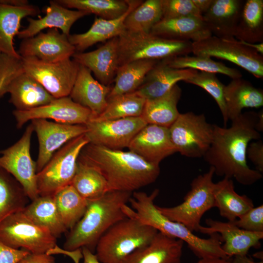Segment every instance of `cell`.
<instances>
[{"label":"cell","mask_w":263,"mask_h":263,"mask_svg":"<svg viewBox=\"0 0 263 263\" xmlns=\"http://www.w3.org/2000/svg\"><path fill=\"white\" fill-rule=\"evenodd\" d=\"M53 196L63 224L68 230L71 229L83 216L89 201L71 185L60 189Z\"/></svg>","instance_id":"d590c367"},{"label":"cell","mask_w":263,"mask_h":263,"mask_svg":"<svg viewBox=\"0 0 263 263\" xmlns=\"http://www.w3.org/2000/svg\"><path fill=\"white\" fill-rule=\"evenodd\" d=\"M72 56L78 64L90 69L100 83L110 86L119 66L118 37L108 40L95 50L75 52Z\"/></svg>","instance_id":"ffe728a7"},{"label":"cell","mask_w":263,"mask_h":263,"mask_svg":"<svg viewBox=\"0 0 263 263\" xmlns=\"http://www.w3.org/2000/svg\"><path fill=\"white\" fill-rule=\"evenodd\" d=\"M257 119L258 113L250 111L232 120L229 128L213 125L212 141L203 157L217 175L234 178L244 186L263 178L261 173L249 168L246 160L248 145L261 138L256 129Z\"/></svg>","instance_id":"6da1fadb"},{"label":"cell","mask_w":263,"mask_h":263,"mask_svg":"<svg viewBox=\"0 0 263 263\" xmlns=\"http://www.w3.org/2000/svg\"><path fill=\"white\" fill-rule=\"evenodd\" d=\"M33 132V127L30 124L16 143L0 151V167L20 184L31 201L39 196L37 186L36 162L32 159L30 153Z\"/></svg>","instance_id":"4fadbf2b"},{"label":"cell","mask_w":263,"mask_h":263,"mask_svg":"<svg viewBox=\"0 0 263 263\" xmlns=\"http://www.w3.org/2000/svg\"><path fill=\"white\" fill-rule=\"evenodd\" d=\"M112 225L101 236L94 254L101 263H123L134 251L149 244L158 231L132 214Z\"/></svg>","instance_id":"5b68a950"},{"label":"cell","mask_w":263,"mask_h":263,"mask_svg":"<svg viewBox=\"0 0 263 263\" xmlns=\"http://www.w3.org/2000/svg\"><path fill=\"white\" fill-rule=\"evenodd\" d=\"M145 101V98L134 92L117 95L109 99L104 111L91 119L100 121L141 116Z\"/></svg>","instance_id":"ab89813d"},{"label":"cell","mask_w":263,"mask_h":263,"mask_svg":"<svg viewBox=\"0 0 263 263\" xmlns=\"http://www.w3.org/2000/svg\"><path fill=\"white\" fill-rule=\"evenodd\" d=\"M67 36L56 28L23 39L18 53L21 57H34L45 62H56L70 58L76 52Z\"/></svg>","instance_id":"e0dca14e"},{"label":"cell","mask_w":263,"mask_h":263,"mask_svg":"<svg viewBox=\"0 0 263 263\" xmlns=\"http://www.w3.org/2000/svg\"><path fill=\"white\" fill-rule=\"evenodd\" d=\"M132 195L128 192L110 191L88 201L83 216L68 232L64 249L74 251L86 247L94 253L98 241L107 230L130 217L132 208L127 203Z\"/></svg>","instance_id":"3957f363"},{"label":"cell","mask_w":263,"mask_h":263,"mask_svg":"<svg viewBox=\"0 0 263 263\" xmlns=\"http://www.w3.org/2000/svg\"><path fill=\"white\" fill-rule=\"evenodd\" d=\"M159 193L158 189H155L150 194L143 191L133 192L129 202L133 210V216L158 232L186 243L200 259H228L222 249V241L218 234L210 235L207 239L201 238L183 224L171 221L160 213L154 203Z\"/></svg>","instance_id":"277c9868"},{"label":"cell","mask_w":263,"mask_h":263,"mask_svg":"<svg viewBox=\"0 0 263 263\" xmlns=\"http://www.w3.org/2000/svg\"><path fill=\"white\" fill-rule=\"evenodd\" d=\"M10 78L8 73L4 69L0 67V93L5 87Z\"/></svg>","instance_id":"f5cc1de1"},{"label":"cell","mask_w":263,"mask_h":263,"mask_svg":"<svg viewBox=\"0 0 263 263\" xmlns=\"http://www.w3.org/2000/svg\"><path fill=\"white\" fill-rule=\"evenodd\" d=\"M30 200L20 184L0 167V222L22 210Z\"/></svg>","instance_id":"8d00e7d4"},{"label":"cell","mask_w":263,"mask_h":263,"mask_svg":"<svg viewBox=\"0 0 263 263\" xmlns=\"http://www.w3.org/2000/svg\"><path fill=\"white\" fill-rule=\"evenodd\" d=\"M71 185L88 201L98 198L110 191L104 177L95 169L78 160L76 171Z\"/></svg>","instance_id":"74e56055"},{"label":"cell","mask_w":263,"mask_h":263,"mask_svg":"<svg viewBox=\"0 0 263 263\" xmlns=\"http://www.w3.org/2000/svg\"><path fill=\"white\" fill-rule=\"evenodd\" d=\"M191 1L202 16L210 8L213 0H191Z\"/></svg>","instance_id":"681fc988"},{"label":"cell","mask_w":263,"mask_h":263,"mask_svg":"<svg viewBox=\"0 0 263 263\" xmlns=\"http://www.w3.org/2000/svg\"><path fill=\"white\" fill-rule=\"evenodd\" d=\"M160 60L141 59L133 61L118 68L108 96V100L115 96L133 93L143 83L145 77Z\"/></svg>","instance_id":"836d02e7"},{"label":"cell","mask_w":263,"mask_h":263,"mask_svg":"<svg viewBox=\"0 0 263 263\" xmlns=\"http://www.w3.org/2000/svg\"><path fill=\"white\" fill-rule=\"evenodd\" d=\"M67 8L83 10L106 19L117 18L128 9V0H56Z\"/></svg>","instance_id":"b9f144b4"},{"label":"cell","mask_w":263,"mask_h":263,"mask_svg":"<svg viewBox=\"0 0 263 263\" xmlns=\"http://www.w3.org/2000/svg\"><path fill=\"white\" fill-rule=\"evenodd\" d=\"M17 263H56V261L52 255L46 253H29Z\"/></svg>","instance_id":"c3c4849f"},{"label":"cell","mask_w":263,"mask_h":263,"mask_svg":"<svg viewBox=\"0 0 263 263\" xmlns=\"http://www.w3.org/2000/svg\"><path fill=\"white\" fill-rule=\"evenodd\" d=\"M231 262V263H256L247 257V255L234 256L233 261Z\"/></svg>","instance_id":"9f6ffc18"},{"label":"cell","mask_w":263,"mask_h":263,"mask_svg":"<svg viewBox=\"0 0 263 263\" xmlns=\"http://www.w3.org/2000/svg\"><path fill=\"white\" fill-rule=\"evenodd\" d=\"M170 67L176 69H191L200 72L226 75L232 79L242 77V74L236 69L216 61L207 56H182L164 60Z\"/></svg>","instance_id":"60d3db41"},{"label":"cell","mask_w":263,"mask_h":263,"mask_svg":"<svg viewBox=\"0 0 263 263\" xmlns=\"http://www.w3.org/2000/svg\"><path fill=\"white\" fill-rule=\"evenodd\" d=\"M192 42L125 30L118 37L119 66L141 59L162 60L192 53Z\"/></svg>","instance_id":"8992f818"},{"label":"cell","mask_w":263,"mask_h":263,"mask_svg":"<svg viewBox=\"0 0 263 263\" xmlns=\"http://www.w3.org/2000/svg\"><path fill=\"white\" fill-rule=\"evenodd\" d=\"M13 113L18 128L36 119H52L65 124L85 125L94 117L90 110L75 102L69 96L55 98L46 105L31 110H15Z\"/></svg>","instance_id":"9a60e30c"},{"label":"cell","mask_w":263,"mask_h":263,"mask_svg":"<svg viewBox=\"0 0 263 263\" xmlns=\"http://www.w3.org/2000/svg\"><path fill=\"white\" fill-rule=\"evenodd\" d=\"M181 94V89L176 84L163 95L146 100L141 116L148 124L169 128L180 114L177 104Z\"/></svg>","instance_id":"1f68e13d"},{"label":"cell","mask_w":263,"mask_h":263,"mask_svg":"<svg viewBox=\"0 0 263 263\" xmlns=\"http://www.w3.org/2000/svg\"><path fill=\"white\" fill-rule=\"evenodd\" d=\"M45 16L38 19L27 18V27L19 31L17 35L20 39L33 37L43 29H59L67 36L74 23L80 18L90 14L83 10H72L63 7L56 0H50L45 9Z\"/></svg>","instance_id":"603a6c76"},{"label":"cell","mask_w":263,"mask_h":263,"mask_svg":"<svg viewBox=\"0 0 263 263\" xmlns=\"http://www.w3.org/2000/svg\"><path fill=\"white\" fill-rule=\"evenodd\" d=\"M110 86L95 79L90 69L79 65L77 75L69 94L75 102L90 110L93 118L100 114L108 104Z\"/></svg>","instance_id":"7402d4cb"},{"label":"cell","mask_w":263,"mask_h":263,"mask_svg":"<svg viewBox=\"0 0 263 263\" xmlns=\"http://www.w3.org/2000/svg\"><path fill=\"white\" fill-rule=\"evenodd\" d=\"M214 169L198 175L191 182L190 188L180 204L172 207L156 206L160 213L171 221L184 225L190 231H198L204 214L214 207L213 177Z\"/></svg>","instance_id":"52a82bcc"},{"label":"cell","mask_w":263,"mask_h":263,"mask_svg":"<svg viewBox=\"0 0 263 263\" xmlns=\"http://www.w3.org/2000/svg\"><path fill=\"white\" fill-rule=\"evenodd\" d=\"M143 1L128 0L129 8L120 17L112 19L95 18L90 28L81 34L69 35V42L75 48L76 52H82L96 43L118 37L125 31L124 22L128 14Z\"/></svg>","instance_id":"d4e9b609"},{"label":"cell","mask_w":263,"mask_h":263,"mask_svg":"<svg viewBox=\"0 0 263 263\" xmlns=\"http://www.w3.org/2000/svg\"><path fill=\"white\" fill-rule=\"evenodd\" d=\"M238 40L242 44L252 49L255 50L261 55H263V42L252 43L247 42L243 40Z\"/></svg>","instance_id":"816d5d0a"},{"label":"cell","mask_w":263,"mask_h":263,"mask_svg":"<svg viewBox=\"0 0 263 263\" xmlns=\"http://www.w3.org/2000/svg\"><path fill=\"white\" fill-rule=\"evenodd\" d=\"M184 242L158 232L152 241L123 263H181Z\"/></svg>","instance_id":"4316f807"},{"label":"cell","mask_w":263,"mask_h":263,"mask_svg":"<svg viewBox=\"0 0 263 263\" xmlns=\"http://www.w3.org/2000/svg\"><path fill=\"white\" fill-rule=\"evenodd\" d=\"M29 253L24 249L11 247L0 241V263H17Z\"/></svg>","instance_id":"7dc6e473"},{"label":"cell","mask_w":263,"mask_h":263,"mask_svg":"<svg viewBox=\"0 0 263 263\" xmlns=\"http://www.w3.org/2000/svg\"><path fill=\"white\" fill-rule=\"evenodd\" d=\"M233 222L244 230L263 232V205L253 207Z\"/></svg>","instance_id":"f6af8a7d"},{"label":"cell","mask_w":263,"mask_h":263,"mask_svg":"<svg viewBox=\"0 0 263 263\" xmlns=\"http://www.w3.org/2000/svg\"><path fill=\"white\" fill-rule=\"evenodd\" d=\"M224 97L228 120L239 116L244 108L263 105V91L242 78L233 79L224 88Z\"/></svg>","instance_id":"f546056e"},{"label":"cell","mask_w":263,"mask_h":263,"mask_svg":"<svg viewBox=\"0 0 263 263\" xmlns=\"http://www.w3.org/2000/svg\"><path fill=\"white\" fill-rule=\"evenodd\" d=\"M234 37L249 43L263 42V0H244Z\"/></svg>","instance_id":"e575fe53"},{"label":"cell","mask_w":263,"mask_h":263,"mask_svg":"<svg viewBox=\"0 0 263 263\" xmlns=\"http://www.w3.org/2000/svg\"><path fill=\"white\" fill-rule=\"evenodd\" d=\"M24 72L31 75L54 98L69 95L79 64L66 58L56 62H43L34 57H21Z\"/></svg>","instance_id":"7c38bea8"},{"label":"cell","mask_w":263,"mask_h":263,"mask_svg":"<svg viewBox=\"0 0 263 263\" xmlns=\"http://www.w3.org/2000/svg\"><path fill=\"white\" fill-rule=\"evenodd\" d=\"M247 157L254 165L256 170L263 172V142L261 139L251 142L246 150Z\"/></svg>","instance_id":"bcb514c9"},{"label":"cell","mask_w":263,"mask_h":263,"mask_svg":"<svg viewBox=\"0 0 263 263\" xmlns=\"http://www.w3.org/2000/svg\"><path fill=\"white\" fill-rule=\"evenodd\" d=\"M162 18L161 0H147L128 14L124 25L127 31L150 33Z\"/></svg>","instance_id":"f35d334b"},{"label":"cell","mask_w":263,"mask_h":263,"mask_svg":"<svg viewBox=\"0 0 263 263\" xmlns=\"http://www.w3.org/2000/svg\"><path fill=\"white\" fill-rule=\"evenodd\" d=\"M32 221L48 230L56 238L68 230L58 212L53 195L39 196L22 210Z\"/></svg>","instance_id":"d6a6232c"},{"label":"cell","mask_w":263,"mask_h":263,"mask_svg":"<svg viewBox=\"0 0 263 263\" xmlns=\"http://www.w3.org/2000/svg\"><path fill=\"white\" fill-rule=\"evenodd\" d=\"M78 160L97 170L110 191L132 193L154 182L159 165L150 163L131 151L113 150L91 143L81 150Z\"/></svg>","instance_id":"7a4b0ae2"},{"label":"cell","mask_w":263,"mask_h":263,"mask_svg":"<svg viewBox=\"0 0 263 263\" xmlns=\"http://www.w3.org/2000/svg\"><path fill=\"white\" fill-rule=\"evenodd\" d=\"M150 33L168 39L192 42L212 36L203 19L193 17L162 19Z\"/></svg>","instance_id":"83f0119b"},{"label":"cell","mask_w":263,"mask_h":263,"mask_svg":"<svg viewBox=\"0 0 263 263\" xmlns=\"http://www.w3.org/2000/svg\"><path fill=\"white\" fill-rule=\"evenodd\" d=\"M198 71L191 69L170 67L164 60H160L147 75L142 84L134 93L146 100L161 96L180 81L188 80Z\"/></svg>","instance_id":"cb8c5ba5"},{"label":"cell","mask_w":263,"mask_h":263,"mask_svg":"<svg viewBox=\"0 0 263 263\" xmlns=\"http://www.w3.org/2000/svg\"><path fill=\"white\" fill-rule=\"evenodd\" d=\"M129 150L147 161L159 165L166 157L177 152L169 128L147 124L131 142Z\"/></svg>","instance_id":"ac0fdd59"},{"label":"cell","mask_w":263,"mask_h":263,"mask_svg":"<svg viewBox=\"0 0 263 263\" xmlns=\"http://www.w3.org/2000/svg\"><path fill=\"white\" fill-rule=\"evenodd\" d=\"M148 124L141 116L105 120L91 119L85 124L89 143L113 150L128 148L134 136Z\"/></svg>","instance_id":"5bb4252c"},{"label":"cell","mask_w":263,"mask_h":263,"mask_svg":"<svg viewBox=\"0 0 263 263\" xmlns=\"http://www.w3.org/2000/svg\"><path fill=\"white\" fill-rule=\"evenodd\" d=\"M194 55L225 59L240 66L257 78L263 77V55L242 44L234 38H221L213 35L192 42Z\"/></svg>","instance_id":"8fae6325"},{"label":"cell","mask_w":263,"mask_h":263,"mask_svg":"<svg viewBox=\"0 0 263 263\" xmlns=\"http://www.w3.org/2000/svg\"><path fill=\"white\" fill-rule=\"evenodd\" d=\"M81 250L83 259V263H101L99 261L94 253L88 248L83 247Z\"/></svg>","instance_id":"f907efd6"},{"label":"cell","mask_w":263,"mask_h":263,"mask_svg":"<svg viewBox=\"0 0 263 263\" xmlns=\"http://www.w3.org/2000/svg\"><path fill=\"white\" fill-rule=\"evenodd\" d=\"M196 263H231V262L226 259L207 258L201 259Z\"/></svg>","instance_id":"db71d44e"},{"label":"cell","mask_w":263,"mask_h":263,"mask_svg":"<svg viewBox=\"0 0 263 263\" xmlns=\"http://www.w3.org/2000/svg\"><path fill=\"white\" fill-rule=\"evenodd\" d=\"M258 113V119L256 125V129L259 132L263 131V112L260 111Z\"/></svg>","instance_id":"6f0895ef"},{"label":"cell","mask_w":263,"mask_h":263,"mask_svg":"<svg viewBox=\"0 0 263 263\" xmlns=\"http://www.w3.org/2000/svg\"><path fill=\"white\" fill-rule=\"evenodd\" d=\"M88 143L85 134L80 135L68 142L53 155L37 173L39 196L53 195L71 185L76 171L80 153Z\"/></svg>","instance_id":"ba28073f"},{"label":"cell","mask_w":263,"mask_h":263,"mask_svg":"<svg viewBox=\"0 0 263 263\" xmlns=\"http://www.w3.org/2000/svg\"><path fill=\"white\" fill-rule=\"evenodd\" d=\"M0 241L13 248L32 254H44L56 245L57 238L32 221L21 210L0 222Z\"/></svg>","instance_id":"9c48e42d"},{"label":"cell","mask_w":263,"mask_h":263,"mask_svg":"<svg viewBox=\"0 0 263 263\" xmlns=\"http://www.w3.org/2000/svg\"><path fill=\"white\" fill-rule=\"evenodd\" d=\"M6 93L10 94V103L16 110L20 111L42 106L55 98L24 71L9 81L3 89L1 96Z\"/></svg>","instance_id":"44dd1931"},{"label":"cell","mask_w":263,"mask_h":263,"mask_svg":"<svg viewBox=\"0 0 263 263\" xmlns=\"http://www.w3.org/2000/svg\"><path fill=\"white\" fill-rule=\"evenodd\" d=\"M185 82L202 88L213 97L219 108L226 127L228 119L224 97L225 85L219 80L216 74L198 71L195 75Z\"/></svg>","instance_id":"7bdbcfd3"},{"label":"cell","mask_w":263,"mask_h":263,"mask_svg":"<svg viewBox=\"0 0 263 263\" xmlns=\"http://www.w3.org/2000/svg\"><path fill=\"white\" fill-rule=\"evenodd\" d=\"M2 2L14 6H24L29 4L27 0H1Z\"/></svg>","instance_id":"11a10c76"},{"label":"cell","mask_w":263,"mask_h":263,"mask_svg":"<svg viewBox=\"0 0 263 263\" xmlns=\"http://www.w3.org/2000/svg\"><path fill=\"white\" fill-rule=\"evenodd\" d=\"M31 124L39 143L38 155L36 162L37 172L63 146L71 140L84 134L86 131L85 125L65 124L44 119L32 120Z\"/></svg>","instance_id":"2e32d148"},{"label":"cell","mask_w":263,"mask_h":263,"mask_svg":"<svg viewBox=\"0 0 263 263\" xmlns=\"http://www.w3.org/2000/svg\"><path fill=\"white\" fill-rule=\"evenodd\" d=\"M244 2L243 0H213L202 15L212 35L225 39L234 38Z\"/></svg>","instance_id":"484cf974"},{"label":"cell","mask_w":263,"mask_h":263,"mask_svg":"<svg viewBox=\"0 0 263 263\" xmlns=\"http://www.w3.org/2000/svg\"><path fill=\"white\" fill-rule=\"evenodd\" d=\"M169 129L177 152L188 157H203L212 141L213 125L207 121L203 113H180Z\"/></svg>","instance_id":"30bf717a"},{"label":"cell","mask_w":263,"mask_h":263,"mask_svg":"<svg viewBox=\"0 0 263 263\" xmlns=\"http://www.w3.org/2000/svg\"><path fill=\"white\" fill-rule=\"evenodd\" d=\"M207 226L200 225L198 231L203 234H218L224 242L222 248L229 258L246 255L249 249L257 247L263 238V232L248 231L238 227L233 222H223L209 218L206 220Z\"/></svg>","instance_id":"d6986e66"},{"label":"cell","mask_w":263,"mask_h":263,"mask_svg":"<svg viewBox=\"0 0 263 263\" xmlns=\"http://www.w3.org/2000/svg\"><path fill=\"white\" fill-rule=\"evenodd\" d=\"M162 19L184 17L202 18L191 0H161Z\"/></svg>","instance_id":"ee69618b"},{"label":"cell","mask_w":263,"mask_h":263,"mask_svg":"<svg viewBox=\"0 0 263 263\" xmlns=\"http://www.w3.org/2000/svg\"><path fill=\"white\" fill-rule=\"evenodd\" d=\"M213 196L214 207L229 222L234 221L254 207L250 198L236 192L232 179L224 177L215 183Z\"/></svg>","instance_id":"4dcf8cb0"},{"label":"cell","mask_w":263,"mask_h":263,"mask_svg":"<svg viewBox=\"0 0 263 263\" xmlns=\"http://www.w3.org/2000/svg\"><path fill=\"white\" fill-rule=\"evenodd\" d=\"M40 13L39 8L35 5L14 6L0 0V54L21 58L15 49L14 37L20 31L22 19L37 16Z\"/></svg>","instance_id":"f1b7e54d"}]
</instances>
